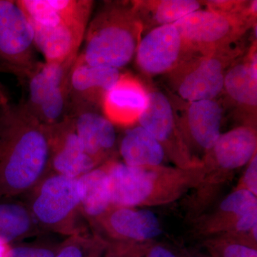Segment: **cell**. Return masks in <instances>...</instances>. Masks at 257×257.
Returning <instances> with one entry per match:
<instances>
[{
	"label": "cell",
	"instance_id": "f546056e",
	"mask_svg": "<svg viewBox=\"0 0 257 257\" xmlns=\"http://www.w3.org/2000/svg\"><path fill=\"white\" fill-rule=\"evenodd\" d=\"M11 246L10 243L0 239V257H10Z\"/></svg>",
	"mask_w": 257,
	"mask_h": 257
},
{
	"label": "cell",
	"instance_id": "5b68a950",
	"mask_svg": "<svg viewBox=\"0 0 257 257\" xmlns=\"http://www.w3.org/2000/svg\"><path fill=\"white\" fill-rule=\"evenodd\" d=\"M26 196L25 203L42 231L69 236L90 233L81 211L79 178L50 172Z\"/></svg>",
	"mask_w": 257,
	"mask_h": 257
},
{
	"label": "cell",
	"instance_id": "30bf717a",
	"mask_svg": "<svg viewBox=\"0 0 257 257\" xmlns=\"http://www.w3.org/2000/svg\"><path fill=\"white\" fill-rule=\"evenodd\" d=\"M35 35L16 1L0 0V67L20 82L36 67Z\"/></svg>",
	"mask_w": 257,
	"mask_h": 257
},
{
	"label": "cell",
	"instance_id": "277c9868",
	"mask_svg": "<svg viewBox=\"0 0 257 257\" xmlns=\"http://www.w3.org/2000/svg\"><path fill=\"white\" fill-rule=\"evenodd\" d=\"M143 28L133 1H108L88 25L79 57L92 66L120 69L136 54Z\"/></svg>",
	"mask_w": 257,
	"mask_h": 257
},
{
	"label": "cell",
	"instance_id": "1f68e13d",
	"mask_svg": "<svg viewBox=\"0 0 257 257\" xmlns=\"http://www.w3.org/2000/svg\"><path fill=\"white\" fill-rule=\"evenodd\" d=\"M0 72H5V73H6V71H5L3 67H0Z\"/></svg>",
	"mask_w": 257,
	"mask_h": 257
},
{
	"label": "cell",
	"instance_id": "ac0fdd59",
	"mask_svg": "<svg viewBox=\"0 0 257 257\" xmlns=\"http://www.w3.org/2000/svg\"><path fill=\"white\" fill-rule=\"evenodd\" d=\"M84 151L101 166L116 160V133L114 124L96 109L69 113Z\"/></svg>",
	"mask_w": 257,
	"mask_h": 257
},
{
	"label": "cell",
	"instance_id": "4fadbf2b",
	"mask_svg": "<svg viewBox=\"0 0 257 257\" xmlns=\"http://www.w3.org/2000/svg\"><path fill=\"white\" fill-rule=\"evenodd\" d=\"M93 233L106 241L140 242L156 240L162 234L156 214L140 207H113L90 224Z\"/></svg>",
	"mask_w": 257,
	"mask_h": 257
},
{
	"label": "cell",
	"instance_id": "7402d4cb",
	"mask_svg": "<svg viewBox=\"0 0 257 257\" xmlns=\"http://www.w3.org/2000/svg\"><path fill=\"white\" fill-rule=\"evenodd\" d=\"M81 211L89 224L111 207L107 164L104 163L79 178Z\"/></svg>",
	"mask_w": 257,
	"mask_h": 257
},
{
	"label": "cell",
	"instance_id": "4dcf8cb0",
	"mask_svg": "<svg viewBox=\"0 0 257 257\" xmlns=\"http://www.w3.org/2000/svg\"><path fill=\"white\" fill-rule=\"evenodd\" d=\"M179 257H210L209 255L202 254V253L197 252H191V251L184 250L182 252L179 253Z\"/></svg>",
	"mask_w": 257,
	"mask_h": 257
},
{
	"label": "cell",
	"instance_id": "9c48e42d",
	"mask_svg": "<svg viewBox=\"0 0 257 257\" xmlns=\"http://www.w3.org/2000/svg\"><path fill=\"white\" fill-rule=\"evenodd\" d=\"M257 154L256 126L243 124L232 128L216 140L202 160L204 179L197 188L213 193L233 172L246 166Z\"/></svg>",
	"mask_w": 257,
	"mask_h": 257
},
{
	"label": "cell",
	"instance_id": "603a6c76",
	"mask_svg": "<svg viewBox=\"0 0 257 257\" xmlns=\"http://www.w3.org/2000/svg\"><path fill=\"white\" fill-rule=\"evenodd\" d=\"M119 149L124 163L130 167L164 165L167 157L156 139L140 125L126 130Z\"/></svg>",
	"mask_w": 257,
	"mask_h": 257
},
{
	"label": "cell",
	"instance_id": "d6986e66",
	"mask_svg": "<svg viewBox=\"0 0 257 257\" xmlns=\"http://www.w3.org/2000/svg\"><path fill=\"white\" fill-rule=\"evenodd\" d=\"M148 91L143 83L130 74H123L102 102L104 116L114 124L131 126L147 105Z\"/></svg>",
	"mask_w": 257,
	"mask_h": 257
},
{
	"label": "cell",
	"instance_id": "2e32d148",
	"mask_svg": "<svg viewBox=\"0 0 257 257\" xmlns=\"http://www.w3.org/2000/svg\"><path fill=\"white\" fill-rule=\"evenodd\" d=\"M119 69L89 65L77 56L69 76V110L96 109L119 80Z\"/></svg>",
	"mask_w": 257,
	"mask_h": 257
},
{
	"label": "cell",
	"instance_id": "7a4b0ae2",
	"mask_svg": "<svg viewBox=\"0 0 257 257\" xmlns=\"http://www.w3.org/2000/svg\"><path fill=\"white\" fill-rule=\"evenodd\" d=\"M107 164L113 207H150L171 204L202 183V168L186 170L165 165L130 167Z\"/></svg>",
	"mask_w": 257,
	"mask_h": 257
},
{
	"label": "cell",
	"instance_id": "f1b7e54d",
	"mask_svg": "<svg viewBox=\"0 0 257 257\" xmlns=\"http://www.w3.org/2000/svg\"><path fill=\"white\" fill-rule=\"evenodd\" d=\"M58 250L45 246H16L11 247L10 257H55Z\"/></svg>",
	"mask_w": 257,
	"mask_h": 257
},
{
	"label": "cell",
	"instance_id": "cb8c5ba5",
	"mask_svg": "<svg viewBox=\"0 0 257 257\" xmlns=\"http://www.w3.org/2000/svg\"><path fill=\"white\" fill-rule=\"evenodd\" d=\"M42 232L25 202L0 199V239L10 243Z\"/></svg>",
	"mask_w": 257,
	"mask_h": 257
},
{
	"label": "cell",
	"instance_id": "7c38bea8",
	"mask_svg": "<svg viewBox=\"0 0 257 257\" xmlns=\"http://www.w3.org/2000/svg\"><path fill=\"white\" fill-rule=\"evenodd\" d=\"M257 224V197L248 191L234 190L214 209L197 216L193 233L205 239L216 235L247 234Z\"/></svg>",
	"mask_w": 257,
	"mask_h": 257
},
{
	"label": "cell",
	"instance_id": "484cf974",
	"mask_svg": "<svg viewBox=\"0 0 257 257\" xmlns=\"http://www.w3.org/2000/svg\"><path fill=\"white\" fill-rule=\"evenodd\" d=\"M106 243V253L112 257H179L175 250L157 240L140 242Z\"/></svg>",
	"mask_w": 257,
	"mask_h": 257
},
{
	"label": "cell",
	"instance_id": "83f0119b",
	"mask_svg": "<svg viewBox=\"0 0 257 257\" xmlns=\"http://www.w3.org/2000/svg\"><path fill=\"white\" fill-rule=\"evenodd\" d=\"M234 190L248 191L257 197V154L246 165Z\"/></svg>",
	"mask_w": 257,
	"mask_h": 257
},
{
	"label": "cell",
	"instance_id": "8992f818",
	"mask_svg": "<svg viewBox=\"0 0 257 257\" xmlns=\"http://www.w3.org/2000/svg\"><path fill=\"white\" fill-rule=\"evenodd\" d=\"M241 44L211 53L184 52L175 68L166 74L176 95L186 102L215 99L223 92L226 71L244 53Z\"/></svg>",
	"mask_w": 257,
	"mask_h": 257
},
{
	"label": "cell",
	"instance_id": "52a82bcc",
	"mask_svg": "<svg viewBox=\"0 0 257 257\" xmlns=\"http://www.w3.org/2000/svg\"><path fill=\"white\" fill-rule=\"evenodd\" d=\"M76 60L64 63L40 62L20 83L27 87L22 101L42 124L53 126L63 121L69 110V76Z\"/></svg>",
	"mask_w": 257,
	"mask_h": 257
},
{
	"label": "cell",
	"instance_id": "ba28073f",
	"mask_svg": "<svg viewBox=\"0 0 257 257\" xmlns=\"http://www.w3.org/2000/svg\"><path fill=\"white\" fill-rule=\"evenodd\" d=\"M256 24L251 25L221 13L200 9L174 25L183 42L184 52L207 54L242 43L246 34Z\"/></svg>",
	"mask_w": 257,
	"mask_h": 257
},
{
	"label": "cell",
	"instance_id": "9a60e30c",
	"mask_svg": "<svg viewBox=\"0 0 257 257\" xmlns=\"http://www.w3.org/2000/svg\"><path fill=\"white\" fill-rule=\"evenodd\" d=\"M47 128L50 137V172L79 178L99 167L84 151L71 115Z\"/></svg>",
	"mask_w": 257,
	"mask_h": 257
},
{
	"label": "cell",
	"instance_id": "d4e9b609",
	"mask_svg": "<svg viewBox=\"0 0 257 257\" xmlns=\"http://www.w3.org/2000/svg\"><path fill=\"white\" fill-rule=\"evenodd\" d=\"M202 243L210 257H257V225L247 234L216 235Z\"/></svg>",
	"mask_w": 257,
	"mask_h": 257
},
{
	"label": "cell",
	"instance_id": "4316f807",
	"mask_svg": "<svg viewBox=\"0 0 257 257\" xmlns=\"http://www.w3.org/2000/svg\"><path fill=\"white\" fill-rule=\"evenodd\" d=\"M107 243L94 233L69 236L60 246L55 257H101Z\"/></svg>",
	"mask_w": 257,
	"mask_h": 257
},
{
	"label": "cell",
	"instance_id": "d6a6232c",
	"mask_svg": "<svg viewBox=\"0 0 257 257\" xmlns=\"http://www.w3.org/2000/svg\"><path fill=\"white\" fill-rule=\"evenodd\" d=\"M104 257H112V256H109V255H108L107 253H105V255H104Z\"/></svg>",
	"mask_w": 257,
	"mask_h": 257
},
{
	"label": "cell",
	"instance_id": "6da1fadb",
	"mask_svg": "<svg viewBox=\"0 0 257 257\" xmlns=\"http://www.w3.org/2000/svg\"><path fill=\"white\" fill-rule=\"evenodd\" d=\"M48 128L0 84V199L27 195L50 173Z\"/></svg>",
	"mask_w": 257,
	"mask_h": 257
},
{
	"label": "cell",
	"instance_id": "5bb4252c",
	"mask_svg": "<svg viewBox=\"0 0 257 257\" xmlns=\"http://www.w3.org/2000/svg\"><path fill=\"white\" fill-rule=\"evenodd\" d=\"M182 101L181 108L172 104L179 128L193 156L202 162L220 137L222 106L215 99Z\"/></svg>",
	"mask_w": 257,
	"mask_h": 257
},
{
	"label": "cell",
	"instance_id": "44dd1931",
	"mask_svg": "<svg viewBox=\"0 0 257 257\" xmlns=\"http://www.w3.org/2000/svg\"><path fill=\"white\" fill-rule=\"evenodd\" d=\"M134 9L143 28V34L165 25H174L193 12L202 9L197 0H139Z\"/></svg>",
	"mask_w": 257,
	"mask_h": 257
},
{
	"label": "cell",
	"instance_id": "3957f363",
	"mask_svg": "<svg viewBox=\"0 0 257 257\" xmlns=\"http://www.w3.org/2000/svg\"><path fill=\"white\" fill-rule=\"evenodd\" d=\"M31 24L36 48L47 63L75 60L94 3L89 0L16 1Z\"/></svg>",
	"mask_w": 257,
	"mask_h": 257
},
{
	"label": "cell",
	"instance_id": "8fae6325",
	"mask_svg": "<svg viewBox=\"0 0 257 257\" xmlns=\"http://www.w3.org/2000/svg\"><path fill=\"white\" fill-rule=\"evenodd\" d=\"M138 122L156 139L176 167L186 170L202 168V162L193 156L186 144L172 101L163 92H148L147 105Z\"/></svg>",
	"mask_w": 257,
	"mask_h": 257
},
{
	"label": "cell",
	"instance_id": "e0dca14e",
	"mask_svg": "<svg viewBox=\"0 0 257 257\" xmlns=\"http://www.w3.org/2000/svg\"><path fill=\"white\" fill-rule=\"evenodd\" d=\"M183 55V42L174 25L159 27L145 34L135 54L139 69L150 76L169 73Z\"/></svg>",
	"mask_w": 257,
	"mask_h": 257
},
{
	"label": "cell",
	"instance_id": "ffe728a7",
	"mask_svg": "<svg viewBox=\"0 0 257 257\" xmlns=\"http://www.w3.org/2000/svg\"><path fill=\"white\" fill-rule=\"evenodd\" d=\"M248 116L256 119L257 106L256 44L244 57L235 61L225 74L223 92Z\"/></svg>",
	"mask_w": 257,
	"mask_h": 257
}]
</instances>
